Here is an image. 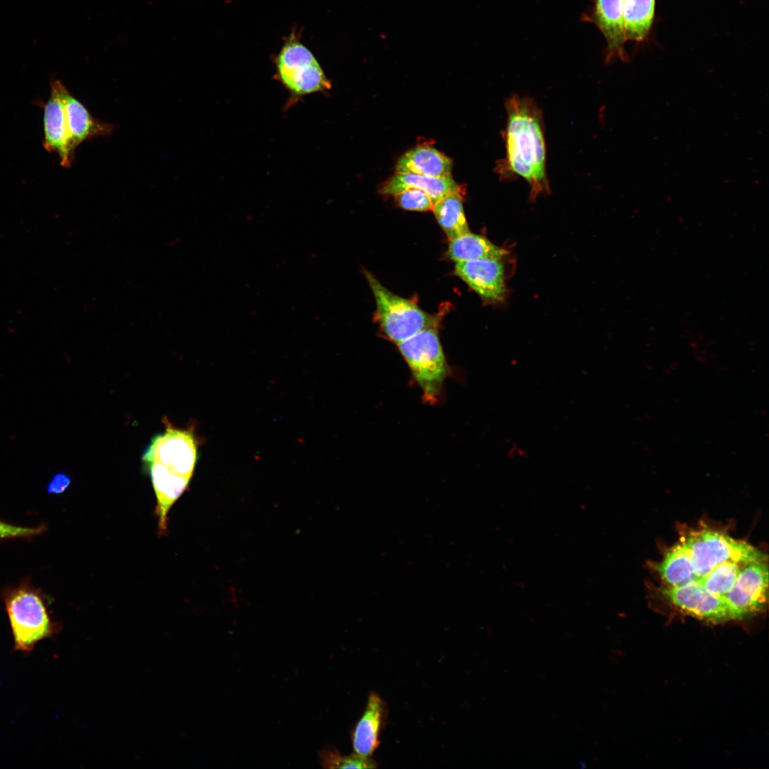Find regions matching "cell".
<instances>
[{
    "instance_id": "ba28073f",
    "label": "cell",
    "mask_w": 769,
    "mask_h": 769,
    "mask_svg": "<svg viewBox=\"0 0 769 769\" xmlns=\"http://www.w3.org/2000/svg\"><path fill=\"white\" fill-rule=\"evenodd\" d=\"M768 597V562L745 565L726 595L733 621H741L763 612Z\"/></svg>"
},
{
    "instance_id": "e0dca14e",
    "label": "cell",
    "mask_w": 769,
    "mask_h": 769,
    "mask_svg": "<svg viewBox=\"0 0 769 769\" xmlns=\"http://www.w3.org/2000/svg\"><path fill=\"white\" fill-rule=\"evenodd\" d=\"M461 195L448 194L437 200L432 209L438 224L450 241L469 232Z\"/></svg>"
},
{
    "instance_id": "52a82bcc",
    "label": "cell",
    "mask_w": 769,
    "mask_h": 769,
    "mask_svg": "<svg viewBox=\"0 0 769 769\" xmlns=\"http://www.w3.org/2000/svg\"><path fill=\"white\" fill-rule=\"evenodd\" d=\"M277 70L281 83L297 96L328 90L331 87L312 53L296 41H289L281 49Z\"/></svg>"
},
{
    "instance_id": "5bb4252c",
    "label": "cell",
    "mask_w": 769,
    "mask_h": 769,
    "mask_svg": "<svg viewBox=\"0 0 769 769\" xmlns=\"http://www.w3.org/2000/svg\"><path fill=\"white\" fill-rule=\"evenodd\" d=\"M411 188L422 190L434 203L452 193L464 194L461 186L451 175L434 177L407 172H396L382 185L380 192L394 196Z\"/></svg>"
},
{
    "instance_id": "7c38bea8",
    "label": "cell",
    "mask_w": 769,
    "mask_h": 769,
    "mask_svg": "<svg viewBox=\"0 0 769 769\" xmlns=\"http://www.w3.org/2000/svg\"><path fill=\"white\" fill-rule=\"evenodd\" d=\"M387 714L386 703L375 693H370L365 711L352 733V748L356 754L370 757L380 745V736Z\"/></svg>"
},
{
    "instance_id": "30bf717a",
    "label": "cell",
    "mask_w": 769,
    "mask_h": 769,
    "mask_svg": "<svg viewBox=\"0 0 769 769\" xmlns=\"http://www.w3.org/2000/svg\"><path fill=\"white\" fill-rule=\"evenodd\" d=\"M64 86L59 80H54L51 85L50 97L44 107L43 145L48 152L58 155L61 166L69 167L74 155L70 150L65 120L62 97Z\"/></svg>"
},
{
    "instance_id": "277c9868",
    "label": "cell",
    "mask_w": 769,
    "mask_h": 769,
    "mask_svg": "<svg viewBox=\"0 0 769 769\" xmlns=\"http://www.w3.org/2000/svg\"><path fill=\"white\" fill-rule=\"evenodd\" d=\"M4 602L15 650L28 653L58 632L59 626L52 621L43 597L33 587L22 584L11 589Z\"/></svg>"
},
{
    "instance_id": "ffe728a7",
    "label": "cell",
    "mask_w": 769,
    "mask_h": 769,
    "mask_svg": "<svg viewBox=\"0 0 769 769\" xmlns=\"http://www.w3.org/2000/svg\"><path fill=\"white\" fill-rule=\"evenodd\" d=\"M394 197L399 206L408 211H430L433 209L434 204L427 193L418 189H407Z\"/></svg>"
},
{
    "instance_id": "4fadbf2b",
    "label": "cell",
    "mask_w": 769,
    "mask_h": 769,
    "mask_svg": "<svg viewBox=\"0 0 769 769\" xmlns=\"http://www.w3.org/2000/svg\"><path fill=\"white\" fill-rule=\"evenodd\" d=\"M624 0H596L595 19L607 41V62L619 58L627 61V41L623 21Z\"/></svg>"
},
{
    "instance_id": "ac0fdd59",
    "label": "cell",
    "mask_w": 769,
    "mask_h": 769,
    "mask_svg": "<svg viewBox=\"0 0 769 769\" xmlns=\"http://www.w3.org/2000/svg\"><path fill=\"white\" fill-rule=\"evenodd\" d=\"M655 0H624L623 21L626 40L644 41L651 30Z\"/></svg>"
},
{
    "instance_id": "2e32d148",
    "label": "cell",
    "mask_w": 769,
    "mask_h": 769,
    "mask_svg": "<svg viewBox=\"0 0 769 769\" xmlns=\"http://www.w3.org/2000/svg\"><path fill=\"white\" fill-rule=\"evenodd\" d=\"M507 251L496 246L483 236L470 231L450 241L447 254L455 262L485 258L501 259Z\"/></svg>"
},
{
    "instance_id": "9c48e42d",
    "label": "cell",
    "mask_w": 769,
    "mask_h": 769,
    "mask_svg": "<svg viewBox=\"0 0 769 769\" xmlns=\"http://www.w3.org/2000/svg\"><path fill=\"white\" fill-rule=\"evenodd\" d=\"M454 272L484 300L498 302L504 298V268L501 259L457 262Z\"/></svg>"
},
{
    "instance_id": "44dd1931",
    "label": "cell",
    "mask_w": 769,
    "mask_h": 769,
    "mask_svg": "<svg viewBox=\"0 0 769 769\" xmlns=\"http://www.w3.org/2000/svg\"><path fill=\"white\" fill-rule=\"evenodd\" d=\"M44 530V525L22 527L0 520V539L28 538L40 535Z\"/></svg>"
},
{
    "instance_id": "3957f363",
    "label": "cell",
    "mask_w": 769,
    "mask_h": 769,
    "mask_svg": "<svg viewBox=\"0 0 769 769\" xmlns=\"http://www.w3.org/2000/svg\"><path fill=\"white\" fill-rule=\"evenodd\" d=\"M164 423V431L152 438L142 463L153 486L156 508L166 513L187 488L198 454L192 431L175 428L167 420Z\"/></svg>"
},
{
    "instance_id": "7402d4cb",
    "label": "cell",
    "mask_w": 769,
    "mask_h": 769,
    "mask_svg": "<svg viewBox=\"0 0 769 769\" xmlns=\"http://www.w3.org/2000/svg\"><path fill=\"white\" fill-rule=\"evenodd\" d=\"M70 483V478L68 476L64 474H58L51 480L48 486V491L56 494L61 493L68 487Z\"/></svg>"
},
{
    "instance_id": "8992f818",
    "label": "cell",
    "mask_w": 769,
    "mask_h": 769,
    "mask_svg": "<svg viewBox=\"0 0 769 769\" xmlns=\"http://www.w3.org/2000/svg\"><path fill=\"white\" fill-rule=\"evenodd\" d=\"M427 402H437L448 375L438 326L424 329L397 344Z\"/></svg>"
},
{
    "instance_id": "5b68a950",
    "label": "cell",
    "mask_w": 769,
    "mask_h": 769,
    "mask_svg": "<svg viewBox=\"0 0 769 769\" xmlns=\"http://www.w3.org/2000/svg\"><path fill=\"white\" fill-rule=\"evenodd\" d=\"M364 273L376 304L374 319L387 339L398 344L424 329L439 326L438 318L390 291L371 273Z\"/></svg>"
},
{
    "instance_id": "8fae6325",
    "label": "cell",
    "mask_w": 769,
    "mask_h": 769,
    "mask_svg": "<svg viewBox=\"0 0 769 769\" xmlns=\"http://www.w3.org/2000/svg\"><path fill=\"white\" fill-rule=\"evenodd\" d=\"M62 97L70 147L73 155L83 142L98 137L109 136L113 133L114 125L94 117L66 86L63 89Z\"/></svg>"
},
{
    "instance_id": "9a60e30c",
    "label": "cell",
    "mask_w": 769,
    "mask_h": 769,
    "mask_svg": "<svg viewBox=\"0 0 769 769\" xmlns=\"http://www.w3.org/2000/svg\"><path fill=\"white\" fill-rule=\"evenodd\" d=\"M451 159L429 145H421L403 155L396 164V172L441 177L451 175Z\"/></svg>"
},
{
    "instance_id": "d6986e66",
    "label": "cell",
    "mask_w": 769,
    "mask_h": 769,
    "mask_svg": "<svg viewBox=\"0 0 769 769\" xmlns=\"http://www.w3.org/2000/svg\"><path fill=\"white\" fill-rule=\"evenodd\" d=\"M319 757L322 765L326 768H375L377 766L370 757L355 753L342 755L332 747L324 748L319 753Z\"/></svg>"
},
{
    "instance_id": "6da1fadb",
    "label": "cell",
    "mask_w": 769,
    "mask_h": 769,
    "mask_svg": "<svg viewBox=\"0 0 769 769\" xmlns=\"http://www.w3.org/2000/svg\"><path fill=\"white\" fill-rule=\"evenodd\" d=\"M727 561L768 562V555L749 543L723 530L689 529L654 565L662 587H678L701 579Z\"/></svg>"
},
{
    "instance_id": "7a4b0ae2",
    "label": "cell",
    "mask_w": 769,
    "mask_h": 769,
    "mask_svg": "<svg viewBox=\"0 0 769 769\" xmlns=\"http://www.w3.org/2000/svg\"><path fill=\"white\" fill-rule=\"evenodd\" d=\"M506 110V157L496 171L502 180L524 179L530 187V199L534 201L550 193L543 115L532 98L519 95L507 100Z\"/></svg>"
}]
</instances>
